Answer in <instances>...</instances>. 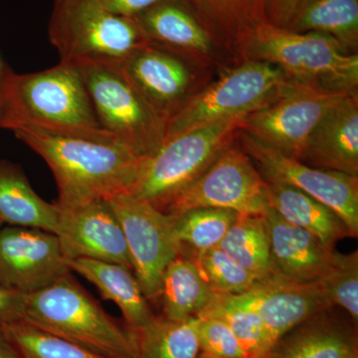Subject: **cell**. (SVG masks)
<instances>
[{
    "instance_id": "6da1fadb",
    "label": "cell",
    "mask_w": 358,
    "mask_h": 358,
    "mask_svg": "<svg viewBox=\"0 0 358 358\" xmlns=\"http://www.w3.org/2000/svg\"><path fill=\"white\" fill-rule=\"evenodd\" d=\"M13 133L48 164L57 183L59 206L129 194L148 159L110 141L61 136L28 127H20Z\"/></svg>"
},
{
    "instance_id": "7a4b0ae2",
    "label": "cell",
    "mask_w": 358,
    "mask_h": 358,
    "mask_svg": "<svg viewBox=\"0 0 358 358\" xmlns=\"http://www.w3.org/2000/svg\"><path fill=\"white\" fill-rule=\"evenodd\" d=\"M23 320L103 357L140 358L133 329L108 315L71 272L28 294Z\"/></svg>"
},
{
    "instance_id": "3957f363",
    "label": "cell",
    "mask_w": 358,
    "mask_h": 358,
    "mask_svg": "<svg viewBox=\"0 0 358 358\" xmlns=\"http://www.w3.org/2000/svg\"><path fill=\"white\" fill-rule=\"evenodd\" d=\"M13 101L16 120L13 131L28 127L61 136L120 143L101 126L76 65L60 61L41 72L15 74Z\"/></svg>"
},
{
    "instance_id": "277c9868",
    "label": "cell",
    "mask_w": 358,
    "mask_h": 358,
    "mask_svg": "<svg viewBox=\"0 0 358 358\" xmlns=\"http://www.w3.org/2000/svg\"><path fill=\"white\" fill-rule=\"evenodd\" d=\"M238 57L274 65L293 81L357 94V54L329 35L289 31L265 21L247 35Z\"/></svg>"
},
{
    "instance_id": "5b68a950",
    "label": "cell",
    "mask_w": 358,
    "mask_h": 358,
    "mask_svg": "<svg viewBox=\"0 0 358 358\" xmlns=\"http://www.w3.org/2000/svg\"><path fill=\"white\" fill-rule=\"evenodd\" d=\"M49 39L61 62L121 63L150 43L134 18L117 15L96 0H56Z\"/></svg>"
},
{
    "instance_id": "8992f818",
    "label": "cell",
    "mask_w": 358,
    "mask_h": 358,
    "mask_svg": "<svg viewBox=\"0 0 358 358\" xmlns=\"http://www.w3.org/2000/svg\"><path fill=\"white\" fill-rule=\"evenodd\" d=\"M244 117L214 122L164 141L145 160L127 195L162 210L176 193L199 178L237 141Z\"/></svg>"
},
{
    "instance_id": "52a82bcc",
    "label": "cell",
    "mask_w": 358,
    "mask_h": 358,
    "mask_svg": "<svg viewBox=\"0 0 358 358\" xmlns=\"http://www.w3.org/2000/svg\"><path fill=\"white\" fill-rule=\"evenodd\" d=\"M289 81L274 65L243 60L215 83L186 101L167 122L164 141L207 124L244 117L262 109L281 95Z\"/></svg>"
},
{
    "instance_id": "ba28073f",
    "label": "cell",
    "mask_w": 358,
    "mask_h": 358,
    "mask_svg": "<svg viewBox=\"0 0 358 358\" xmlns=\"http://www.w3.org/2000/svg\"><path fill=\"white\" fill-rule=\"evenodd\" d=\"M101 126L141 157L164 145L167 122L145 101L119 63L91 61L76 65Z\"/></svg>"
},
{
    "instance_id": "9c48e42d",
    "label": "cell",
    "mask_w": 358,
    "mask_h": 358,
    "mask_svg": "<svg viewBox=\"0 0 358 358\" xmlns=\"http://www.w3.org/2000/svg\"><path fill=\"white\" fill-rule=\"evenodd\" d=\"M206 207L259 215L268 208L267 183L239 143H234L224 150L160 211L176 216Z\"/></svg>"
},
{
    "instance_id": "30bf717a",
    "label": "cell",
    "mask_w": 358,
    "mask_h": 358,
    "mask_svg": "<svg viewBox=\"0 0 358 358\" xmlns=\"http://www.w3.org/2000/svg\"><path fill=\"white\" fill-rule=\"evenodd\" d=\"M357 95V94H355ZM348 94L291 81L274 102L244 117L240 131L287 157L301 160L313 129Z\"/></svg>"
},
{
    "instance_id": "8fae6325",
    "label": "cell",
    "mask_w": 358,
    "mask_h": 358,
    "mask_svg": "<svg viewBox=\"0 0 358 358\" xmlns=\"http://www.w3.org/2000/svg\"><path fill=\"white\" fill-rule=\"evenodd\" d=\"M108 201L121 224L141 292L148 300H157L166 268L181 254L173 216L131 195H120Z\"/></svg>"
},
{
    "instance_id": "7c38bea8",
    "label": "cell",
    "mask_w": 358,
    "mask_h": 358,
    "mask_svg": "<svg viewBox=\"0 0 358 358\" xmlns=\"http://www.w3.org/2000/svg\"><path fill=\"white\" fill-rule=\"evenodd\" d=\"M237 140L264 179L293 186L319 200L343 219L352 238H357L358 176L307 166L241 131Z\"/></svg>"
},
{
    "instance_id": "4fadbf2b",
    "label": "cell",
    "mask_w": 358,
    "mask_h": 358,
    "mask_svg": "<svg viewBox=\"0 0 358 358\" xmlns=\"http://www.w3.org/2000/svg\"><path fill=\"white\" fill-rule=\"evenodd\" d=\"M70 272L54 233L18 226L0 229V286L30 294Z\"/></svg>"
},
{
    "instance_id": "5bb4252c",
    "label": "cell",
    "mask_w": 358,
    "mask_h": 358,
    "mask_svg": "<svg viewBox=\"0 0 358 358\" xmlns=\"http://www.w3.org/2000/svg\"><path fill=\"white\" fill-rule=\"evenodd\" d=\"M57 207L58 221L54 234L66 261L94 259L120 264L133 271L121 224L108 200Z\"/></svg>"
},
{
    "instance_id": "9a60e30c",
    "label": "cell",
    "mask_w": 358,
    "mask_h": 358,
    "mask_svg": "<svg viewBox=\"0 0 358 358\" xmlns=\"http://www.w3.org/2000/svg\"><path fill=\"white\" fill-rule=\"evenodd\" d=\"M220 296L255 312L275 343L315 313L334 307L319 282L289 281L273 273L244 293Z\"/></svg>"
},
{
    "instance_id": "2e32d148",
    "label": "cell",
    "mask_w": 358,
    "mask_h": 358,
    "mask_svg": "<svg viewBox=\"0 0 358 358\" xmlns=\"http://www.w3.org/2000/svg\"><path fill=\"white\" fill-rule=\"evenodd\" d=\"M124 76L167 122L193 95L195 73L189 60L148 43L119 63Z\"/></svg>"
},
{
    "instance_id": "e0dca14e",
    "label": "cell",
    "mask_w": 358,
    "mask_h": 358,
    "mask_svg": "<svg viewBox=\"0 0 358 358\" xmlns=\"http://www.w3.org/2000/svg\"><path fill=\"white\" fill-rule=\"evenodd\" d=\"M336 307L284 334L266 358H358L357 324Z\"/></svg>"
},
{
    "instance_id": "ac0fdd59",
    "label": "cell",
    "mask_w": 358,
    "mask_h": 358,
    "mask_svg": "<svg viewBox=\"0 0 358 358\" xmlns=\"http://www.w3.org/2000/svg\"><path fill=\"white\" fill-rule=\"evenodd\" d=\"M300 162L315 169L358 176V96L348 95L322 117Z\"/></svg>"
},
{
    "instance_id": "d6986e66",
    "label": "cell",
    "mask_w": 358,
    "mask_h": 358,
    "mask_svg": "<svg viewBox=\"0 0 358 358\" xmlns=\"http://www.w3.org/2000/svg\"><path fill=\"white\" fill-rule=\"evenodd\" d=\"M150 43L193 62L212 61L219 47L183 0H164L133 17Z\"/></svg>"
},
{
    "instance_id": "ffe728a7",
    "label": "cell",
    "mask_w": 358,
    "mask_h": 358,
    "mask_svg": "<svg viewBox=\"0 0 358 358\" xmlns=\"http://www.w3.org/2000/svg\"><path fill=\"white\" fill-rule=\"evenodd\" d=\"M270 235L271 271L289 281L313 282L326 270L334 251L317 237L285 221L270 207L263 214Z\"/></svg>"
},
{
    "instance_id": "44dd1931",
    "label": "cell",
    "mask_w": 358,
    "mask_h": 358,
    "mask_svg": "<svg viewBox=\"0 0 358 358\" xmlns=\"http://www.w3.org/2000/svg\"><path fill=\"white\" fill-rule=\"evenodd\" d=\"M66 263L71 272L92 282L105 300L114 301L131 329H141L155 319V315L131 268L88 258L73 259Z\"/></svg>"
},
{
    "instance_id": "7402d4cb",
    "label": "cell",
    "mask_w": 358,
    "mask_h": 358,
    "mask_svg": "<svg viewBox=\"0 0 358 358\" xmlns=\"http://www.w3.org/2000/svg\"><path fill=\"white\" fill-rule=\"evenodd\" d=\"M266 183L268 207L287 222L317 237L327 249L334 251L338 241L352 237L343 219L319 200L293 186L275 181Z\"/></svg>"
},
{
    "instance_id": "603a6c76",
    "label": "cell",
    "mask_w": 358,
    "mask_h": 358,
    "mask_svg": "<svg viewBox=\"0 0 358 358\" xmlns=\"http://www.w3.org/2000/svg\"><path fill=\"white\" fill-rule=\"evenodd\" d=\"M219 49L238 56L240 45L265 22V0H183Z\"/></svg>"
},
{
    "instance_id": "cb8c5ba5",
    "label": "cell",
    "mask_w": 358,
    "mask_h": 358,
    "mask_svg": "<svg viewBox=\"0 0 358 358\" xmlns=\"http://www.w3.org/2000/svg\"><path fill=\"white\" fill-rule=\"evenodd\" d=\"M0 219L18 227L55 232L58 207L33 190L22 169L0 159Z\"/></svg>"
},
{
    "instance_id": "d4e9b609",
    "label": "cell",
    "mask_w": 358,
    "mask_h": 358,
    "mask_svg": "<svg viewBox=\"0 0 358 358\" xmlns=\"http://www.w3.org/2000/svg\"><path fill=\"white\" fill-rule=\"evenodd\" d=\"M285 28L329 35L355 53L358 47V0H301Z\"/></svg>"
},
{
    "instance_id": "484cf974",
    "label": "cell",
    "mask_w": 358,
    "mask_h": 358,
    "mask_svg": "<svg viewBox=\"0 0 358 358\" xmlns=\"http://www.w3.org/2000/svg\"><path fill=\"white\" fill-rule=\"evenodd\" d=\"M212 296L192 259L180 254L166 268L157 300L162 301V317L185 320L196 317Z\"/></svg>"
},
{
    "instance_id": "4316f807",
    "label": "cell",
    "mask_w": 358,
    "mask_h": 358,
    "mask_svg": "<svg viewBox=\"0 0 358 358\" xmlns=\"http://www.w3.org/2000/svg\"><path fill=\"white\" fill-rule=\"evenodd\" d=\"M218 247L256 279L272 273L270 235L263 214H238Z\"/></svg>"
},
{
    "instance_id": "83f0119b",
    "label": "cell",
    "mask_w": 358,
    "mask_h": 358,
    "mask_svg": "<svg viewBox=\"0 0 358 358\" xmlns=\"http://www.w3.org/2000/svg\"><path fill=\"white\" fill-rule=\"evenodd\" d=\"M196 327V317L185 320H169L155 315L147 326L131 329L138 357H199L200 348Z\"/></svg>"
},
{
    "instance_id": "f1b7e54d",
    "label": "cell",
    "mask_w": 358,
    "mask_h": 358,
    "mask_svg": "<svg viewBox=\"0 0 358 358\" xmlns=\"http://www.w3.org/2000/svg\"><path fill=\"white\" fill-rule=\"evenodd\" d=\"M238 214L230 209L206 207L173 216V232L180 245L181 255L218 247Z\"/></svg>"
},
{
    "instance_id": "f546056e",
    "label": "cell",
    "mask_w": 358,
    "mask_h": 358,
    "mask_svg": "<svg viewBox=\"0 0 358 358\" xmlns=\"http://www.w3.org/2000/svg\"><path fill=\"white\" fill-rule=\"evenodd\" d=\"M196 317L223 320L230 327L247 358H266L275 341L262 320L250 308L231 303L220 294H214L208 305Z\"/></svg>"
},
{
    "instance_id": "4dcf8cb0",
    "label": "cell",
    "mask_w": 358,
    "mask_h": 358,
    "mask_svg": "<svg viewBox=\"0 0 358 358\" xmlns=\"http://www.w3.org/2000/svg\"><path fill=\"white\" fill-rule=\"evenodd\" d=\"M185 256L192 259L214 294H242L258 281L219 247Z\"/></svg>"
},
{
    "instance_id": "1f68e13d",
    "label": "cell",
    "mask_w": 358,
    "mask_h": 358,
    "mask_svg": "<svg viewBox=\"0 0 358 358\" xmlns=\"http://www.w3.org/2000/svg\"><path fill=\"white\" fill-rule=\"evenodd\" d=\"M4 329L22 358H110L45 333L23 320Z\"/></svg>"
},
{
    "instance_id": "d6a6232c",
    "label": "cell",
    "mask_w": 358,
    "mask_h": 358,
    "mask_svg": "<svg viewBox=\"0 0 358 358\" xmlns=\"http://www.w3.org/2000/svg\"><path fill=\"white\" fill-rule=\"evenodd\" d=\"M334 307L345 310L358 322V252L334 251L329 265L317 280Z\"/></svg>"
},
{
    "instance_id": "836d02e7",
    "label": "cell",
    "mask_w": 358,
    "mask_h": 358,
    "mask_svg": "<svg viewBox=\"0 0 358 358\" xmlns=\"http://www.w3.org/2000/svg\"><path fill=\"white\" fill-rule=\"evenodd\" d=\"M196 317L200 352L215 357H246L234 334L223 320L211 317Z\"/></svg>"
},
{
    "instance_id": "e575fe53",
    "label": "cell",
    "mask_w": 358,
    "mask_h": 358,
    "mask_svg": "<svg viewBox=\"0 0 358 358\" xmlns=\"http://www.w3.org/2000/svg\"><path fill=\"white\" fill-rule=\"evenodd\" d=\"M28 294L0 286V327L24 319Z\"/></svg>"
},
{
    "instance_id": "d590c367",
    "label": "cell",
    "mask_w": 358,
    "mask_h": 358,
    "mask_svg": "<svg viewBox=\"0 0 358 358\" xmlns=\"http://www.w3.org/2000/svg\"><path fill=\"white\" fill-rule=\"evenodd\" d=\"M301 0H265V15L267 22L285 28Z\"/></svg>"
},
{
    "instance_id": "8d00e7d4",
    "label": "cell",
    "mask_w": 358,
    "mask_h": 358,
    "mask_svg": "<svg viewBox=\"0 0 358 358\" xmlns=\"http://www.w3.org/2000/svg\"><path fill=\"white\" fill-rule=\"evenodd\" d=\"M110 13L124 17H134L164 0H96Z\"/></svg>"
},
{
    "instance_id": "74e56055",
    "label": "cell",
    "mask_w": 358,
    "mask_h": 358,
    "mask_svg": "<svg viewBox=\"0 0 358 358\" xmlns=\"http://www.w3.org/2000/svg\"><path fill=\"white\" fill-rule=\"evenodd\" d=\"M15 73L0 82V129L13 131L16 120L13 101V85Z\"/></svg>"
},
{
    "instance_id": "f35d334b",
    "label": "cell",
    "mask_w": 358,
    "mask_h": 358,
    "mask_svg": "<svg viewBox=\"0 0 358 358\" xmlns=\"http://www.w3.org/2000/svg\"><path fill=\"white\" fill-rule=\"evenodd\" d=\"M0 358H22L7 336L4 327H0Z\"/></svg>"
},
{
    "instance_id": "ab89813d",
    "label": "cell",
    "mask_w": 358,
    "mask_h": 358,
    "mask_svg": "<svg viewBox=\"0 0 358 358\" xmlns=\"http://www.w3.org/2000/svg\"><path fill=\"white\" fill-rule=\"evenodd\" d=\"M197 358H246V357H215V355H208V353L199 352V357Z\"/></svg>"
},
{
    "instance_id": "60d3db41",
    "label": "cell",
    "mask_w": 358,
    "mask_h": 358,
    "mask_svg": "<svg viewBox=\"0 0 358 358\" xmlns=\"http://www.w3.org/2000/svg\"><path fill=\"white\" fill-rule=\"evenodd\" d=\"M2 225H3V222H2L1 219H0V229H1Z\"/></svg>"
}]
</instances>
